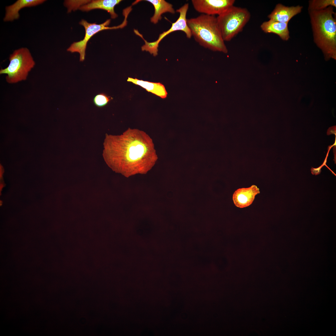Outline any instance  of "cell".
<instances>
[{
  "label": "cell",
  "instance_id": "6da1fadb",
  "mask_svg": "<svg viewBox=\"0 0 336 336\" xmlns=\"http://www.w3.org/2000/svg\"><path fill=\"white\" fill-rule=\"evenodd\" d=\"M103 156L114 171L127 178L146 174L158 158L151 137L142 130L130 128L120 135L106 134Z\"/></svg>",
  "mask_w": 336,
  "mask_h": 336
},
{
  "label": "cell",
  "instance_id": "7a4b0ae2",
  "mask_svg": "<svg viewBox=\"0 0 336 336\" xmlns=\"http://www.w3.org/2000/svg\"><path fill=\"white\" fill-rule=\"evenodd\" d=\"M309 12L315 42L327 58H335L336 21L332 6Z\"/></svg>",
  "mask_w": 336,
  "mask_h": 336
},
{
  "label": "cell",
  "instance_id": "3957f363",
  "mask_svg": "<svg viewBox=\"0 0 336 336\" xmlns=\"http://www.w3.org/2000/svg\"><path fill=\"white\" fill-rule=\"evenodd\" d=\"M187 22L192 36L201 46L213 51L228 52L215 16L201 14L187 19Z\"/></svg>",
  "mask_w": 336,
  "mask_h": 336
},
{
  "label": "cell",
  "instance_id": "277c9868",
  "mask_svg": "<svg viewBox=\"0 0 336 336\" xmlns=\"http://www.w3.org/2000/svg\"><path fill=\"white\" fill-rule=\"evenodd\" d=\"M9 64L0 70V74H6L9 84H15L26 80L35 62L29 50L21 48L14 50L9 57Z\"/></svg>",
  "mask_w": 336,
  "mask_h": 336
},
{
  "label": "cell",
  "instance_id": "5b68a950",
  "mask_svg": "<svg viewBox=\"0 0 336 336\" xmlns=\"http://www.w3.org/2000/svg\"><path fill=\"white\" fill-rule=\"evenodd\" d=\"M250 17L246 9L233 5L217 17L224 41H229L241 31Z\"/></svg>",
  "mask_w": 336,
  "mask_h": 336
},
{
  "label": "cell",
  "instance_id": "8992f818",
  "mask_svg": "<svg viewBox=\"0 0 336 336\" xmlns=\"http://www.w3.org/2000/svg\"><path fill=\"white\" fill-rule=\"evenodd\" d=\"M128 15L127 14H124L125 16L124 19L121 24L117 26L112 27L108 26L110 23V19L100 24L95 23H89L86 21L82 19L80 22L79 24L84 27L85 30L84 37L82 40L73 42L67 49V51L72 53H78L80 54V61H84L85 59L87 43L91 38L98 32L103 30L117 29L124 27L126 25L127 18Z\"/></svg>",
  "mask_w": 336,
  "mask_h": 336
},
{
  "label": "cell",
  "instance_id": "52a82bcc",
  "mask_svg": "<svg viewBox=\"0 0 336 336\" xmlns=\"http://www.w3.org/2000/svg\"><path fill=\"white\" fill-rule=\"evenodd\" d=\"M189 7V4L185 3L176 10V12L180 14L179 18L175 22L172 23V26L169 30L160 34L156 40L149 42L143 39L145 44L142 47V50L148 51L153 56H156L157 54L158 47L160 42L166 35L175 31H182L185 33L187 38H191L192 35L187 24V19L186 17Z\"/></svg>",
  "mask_w": 336,
  "mask_h": 336
},
{
  "label": "cell",
  "instance_id": "ba28073f",
  "mask_svg": "<svg viewBox=\"0 0 336 336\" xmlns=\"http://www.w3.org/2000/svg\"><path fill=\"white\" fill-rule=\"evenodd\" d=\"M234 0H192L191 2L197 12L210 16H218L234 5Z\"/></svg>",
  "mask_w": 336,
  "mask_h": 336
},
{
  "label": "cell",
  "instance_id": "9c48e42d",
  "mask_svg": "<svg viewBox=\"0 0 336 336\" xmlns=\"http://www.w3.org/2000/svg\"><path fill=\"white\" fill-rule=\"evenodd\" d=\"M260 193L259 189L255 185L248 188L238 189L233 195L234 203L236 207L240 208L247 207L252 204L255 196Z\"/></svg>",
  "mask_w": 336,
  "mask_h": 336
},
{
  "label": "cell",
  "instance_id": "30bf717a",
  "mask_svg": "<svg viewBox=\"0 0 336 336\" xmlns=\"http://www.w3.org/2000/svg\"><path fill=\"white\" fill-rule=\"evenodd\" d=\"M46 1L45 0H18L11 5L6 7L3 18L4 21H12L19 18V12L22 8L36 6Z\"/></svg>",
  "mask_w": 336,
  "mask_h": 336
},
{
  "label": "cell",
  "instance_id": "8fae6325",
  "mask_svg": "<svg viewBox=\"0 0 336 336\" xmlns=\"http://www.w3.org/2000/svg\"><path fill=\"white\" fill-rule=\"evenodd\" d=\"M302 8L299 6L288 7L278 4L268 17L276 21L288 23L293 17L301 12Z\"/></svg>",
  "mask_w": 336,
  "mask_h": 336
},
{
  "label": "cell",
  "instance_id": "7c38bea8",
  "mask_svg": "<svg viewBox=\"0 0 336 336\" xmlns=\"http://www.w3.org/2000/svg\"><path fill=\"white\" fill-rule=\"evenodd\" d=\"M86 4L79 6V10L84 12H88L95 9L105 10L109 13L112 19H115L118 16L114 10L115 6L119 4L121 0H96L88 1Z\"/></svg>",
  "mask_w": 336,
  "mask_h": 336
},
{
  "label": "cell",
  "instance_id": "4fadbf2b",
  "mask_svg": "<svg viewBox=\"0 0 336 336\" xmlns=\"http://www.w3.org/2000/svg\"><path fill=\"white\" fill-rule=\"evenodd\" d=\"M288 23L269 19L262 23L260 28L265 33L276 34L283 40H287L289 38Z\"/></svg>",
  "mask_w": 336,
  "mask_h": 336
},
{
  "label": "cell",
  "instance_id": "5bb4252c",
  "mask_svg": "<svg viewBox=\"0 0 336 336\" xmlns=\"http://www.w3.org/2000/svg\"><path fill=\"white\" fill-rule=\"evenodd\" d=\"M127 81L140 86L147 91L151 92L162 98L164 99L167 97V93L165 86L160 83L151 82L129 77Z\"/></svg>",
  "mask_w": 336,
  "mask_h": 336
},
{
  "label": "cell",
  "instance_id": "9a60e30c",
  "mask_svg": "<svg viewBox=\"0 0 336 336\" xmlns=\"http://www.w3.org/2000/svg\"><path fill=\"white\" fill-rule=\"evenodd\" d=\"M151 3L154 8V13L151 18V21L154 24L157 23L162 18L161 15L166 12H169L173 14L175 13V11L171 4L164 0H145Z\"/></svg>",
  "mask_w": 336,
  "mask_h": 336
},
{
  "label": "cell",
  "instance_id": "2e32d148",
  "mask_svg": "<svg viewBox=\"0 0 336 336\" xmlns=\"http://www.w3.org/2000/svg\"><path fill=\"white\" fill-rule=\"evenodd\" d=\"M335 0H313L310 1L309 4V10H320L328 6L336 7Z\"/></svg>",
  "mask_w": 336,
  "mask_h": 336
},
{
  "label": "cell",
  "instance_id": "e0dca14e",
  "mask_svg": "<svg viewBox=\"0 0 336 336\" xmlns=\"http://www.w3.org/2000/svg\"><path fill=\"white\" fill-rule=\"evenodd\" d=\"M113 98L104 93H100L95 96L93 102L97 107L101 108L106 106Z\"/></svg>",
  "mask_w": 336,
  "mask_h": 336
},
{
  "label": "cell",
  "instance_id": "ac0fdd59",
  "mask_svg": "<svg viewBox=\"0 0 336 336\" xmlns=\"http://www.w3.org/2000/svg\"><path fill=\"white\" fill-rule=\"evenodd\" d=\"M321 168L322 167L321 166L316 168H314L312 167L311 169L312 174L313 175H315L319 174L321 172Z\"/></svg>",
  "mask_w": 336,
  "mask_h": 336
}]
</instances>
